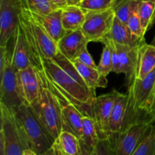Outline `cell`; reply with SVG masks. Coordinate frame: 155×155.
Masks as SVG:
<instances>
[{
  "instance_id": "9",
  "label": "cell",
  "mask_w": 155,
  "mask_h": 155,
  "mask_svg": "<svg viewBox=\"0 0 155 155\" xmlns=\"http://www.w3.org/2000/svg\"><path fill=\"white\" fill-rule=\"evenodd\" d=\"M110 41L113 46V72L124 74L129 87L136 78L139 49L141 45L130 47L117 44L110 39Z\"/></svg>"
},
{
  "instance_id": "22",
  "label": "cell",
  "mask_w": 155,
  "mask_h": 155,
  "mask_svg": "<svg viewBox=\"0 0 155 155\" xmlns=\"http://www.w3.org/2000/svg\"><path fill=\"white\" fill-rule=\"evenodd\" d=\"M80 76L86 83V86L92 90L95 91L97 88H105L107 86L106 77L101 74L98 68H91L79 61H73Z\"/></svg>"
},
{
  "instance_id": "24",
  "label": "cell",
  "mask_w": 155,
  "mask_h": 155,
  "mask_svg": "<svg viewBox=\"0 0 155 155\" xmlns=\"http://www.w3.org/2000/svg\"><path fill=\"white\" fill-rule=\"evenodd\" d=\"M138 12L144 35L155 21V0H139Z\"/></svg>"
},
{
  "instance_id": "27",
  "label": "cell",
  "mask_w": 155,
  "mask_h": 155,
  "mask_svg": "<svg viewBox=\"0 0 155 155\" xmlns=\"http://www.w3.org/2000/svg\"><path fill=\"white\" fill-rule=\"evenodd\" d=\"M131 155H155V121Z\"/></svg>"
},
{
  "instance_id": "14",
  "label": "cell",
  "mask_w": 155,
  "mask_h": 155,
  "mask_svg": "<svg viewBox=\"0 0 155 155\" xmlns=\"http://www.w3.org/2000/svg\"><path fill=\"white\" fill-rule=\"evenodd\" d=\"M17 71L11 62L2 74H0V104L5 105L13 112L24 104L18 91Z\"/></svg>"
},
{
  "instance_id": "31",
  "label": "cell",
  "mask_w": 155,
  "mask_h": 155,
  "mask_svg": "<svg viewBox=\"0 0 155 155\" xmlns=\"http://www.w3.org/2000/svg\"><path fill=\"white\" fill-rule=\"evenodd\" d=\"M138 5H139V0L136 2L133 9H132L130 16L127 21V26L132 31V33L136 35V36L140 38H145V35L142 31L139 12H138Z\"/></svg>"
},
{
  "instance_id": "34",
  "label": "cell",
  "mask_w": 155,
  "mask_h": 155,
  "mask_svg": "<svg viewBox=\"0 0 155 155\" xmlns=\"http://www.w3.org/2000/svg\"><path fill=\"white\" fill-rule=\"evenodd\" d=\"M74 61H79L80 63L83 64H86L87 66L91 67V68H98V65L95 64L92 55H91L90 53L88 51L87 46L84 47L81 50V51L79 53L78 56H77V58H76V60Z\"/></svg>"
},
{
  "instance_id": "17",
  "label": "cell",
  "mask_w": 155,
  "mask_h": 155,
  "mask_svg": "<svg viewBox=\"0 0 155 155\" xmlns=\"http://www.w3.org/2000/svg\"><path fill=\"white\" fill-rule=\"evenodd\" d=\"M30 12L32 16L44 27L51 39L57 43L68 33L62 24V9H57L49 14H38L31 12Z\"/></svg>"
},
{
  "instance_id": "21",
  "label": "cell",
  "mask_w": 155,
  "mask_h": 155,
  "mask_svg": "<svg viewBox=\"0 0 155 155\" xmlns=\"http://www.w3.org/2000/svg\"><path fill=\"white\" fill-rule=\"evenodd\" d=\"M86 18V11L79 5H68L62 9L61 21L67 31L80 30Z\"/></svg>"
},
{
  "instance_id": "2",
  "label": "cell",
  "mask_w": 155,
  "mask_h": 155,
  "mask_svg": "<svg viewBox=\"0 0 155 155\" xmlns=\"http://www.w3.org/2000/svg\"><path fill=\"white\" fill-rule=\"evenodd\" d=\"M19 26L36 68L42 71V60L53 58L59 52L58 43L26 9L21 8L19 15Z\"/></svg>"
},
{
  "instance_id": "18",
  "label": "cell",
  "mask_w": 155,
  "mask_h": 155,
  "mask_svg": "<svg viewBox=\"0 0 155 155\" xmlns=\"http://www.w3.org/2000/svg\"><path fill=\"white\" fill-rule=\"evenodd\" d=\"M106 38L117 44L130 47L140 46L145 42V38L138 37L133 34L127 24L120 21L116 16L111 30Z\"/></svg>"
},
{
  "instance_id": "7",
  "label": "cell",
  "mask_w": 155,
  "mask_h": 155,
  "mask_svg": "<svg viewBox=\"0 0 155 155\" xmlns=\"http://www.w3.org/2000/svg\"><path fill=\"white\" fill-rule=\"evenodd\" d=\"M115 19L114 8L87 11L81 30L89 42H101L107 37Z\"/></svg>"
},
{
  "instance_id": "41",
  "label": "cell",
  "mask_w": 155,
  "mask_h": 155,
  "mask_svg": "<svg viewBox=\"0 0 155 155\" xmlns=\"http://www.w3.org/2000/svg\"><path fill=\"white\" fill-rule=\"evenodd\" d=\"M151 45H154L155 46V35H154V39H153V40H152V42H151Z\"/></svg>"
},
{
  "instance_id": "25",
  "label": "cell",
  "mask_w": 155,
  "mask_h": 155,
  "mask_svg": "<svg viewBox=\"0 0 155 155\" xmlns=\"http://www.w3.org/2000/svg\"><path fill=\"white\" fill-rule=\"evenodd\" d=\"M101 42L104 44V48L101 53L98 70L102 75L107 77L110 73L113 72V46L107 38H104Z\"/></svg>"
},
{
  "instance_id": "19",
  "label": "cell",
  "mask_w": 155,
  "mask_h": 155,
  "mask_svg": "<svg viewBox=\"0 0 155 155\" xmlns=\"http://www.w3.org/2000/svg\"><path fill=\"white\" fill-rule=\"evenodd\" d=\"M53 146L61 155H83L84 152L80 139L65 130H62L54 140Z\"/></svg>"
},
{
  "instance_id": "16",
  "label": "cell",
  "mask_w": 155,
  "mask_h": 155,
  "mask_svg": "<svg viewBox=\"0 0 155 155\" xmlns=\"http://www.w3.org/2000/svg\"><path fill=\"white\" fill-rule=\"evenodd\" d=\"M89 41L80 30L68 31L58 42V50L69 60L74 61L84 47L87 46Z\"/></svg>"
},
{
  "instance_id": "20",
  "label": "cell",
  "mask_w": 155,
  "mask_h": 155,
  "mask_svg": "<svg viewBox=\"0 0 155 155\" xmlns=\"http://www.w3.org/2000/svg\"><path fill=\"white\" fill-rule=\"evenodd\" d=\"M155 68V46L145 42L139 49L136 78H145Z\"/></svg>"
},
{
  "instance_id": "33",
  "label": "cell",
  "mask_w": 155,
  "mask_h": 155,
  "mask_svg": "<svg viewBox=\"0 0 155 155\" xmlns=\"http://www.w3.org/2000/svg\"><path fill=\"white\" fill-rule=\"evenodd\" d=\"M12 62L11 51L8 48V45L0 46V74L3 73L8 65Z\"/></svg>"
},
{
  "instance_id": "12",
  "label": "cell",
  "mask_w": 155,
  "mask_h": 155,
  "mask_svg": "<svg viewBox=\"0 0 155 155\" xmlns=\"http://www.w3.org/2000/svg\"><path fill=\"white\" fill-rule=\"evenodd\" d=\"M40 71L33 66L17 71L18 91L24 104L30 106L40 95L43 87Z\"/></svg>"
},
{
  "instance_id": "26",
  "label": "cell",
  "mask_w": 155,
  "mask_h": 155,
  "mask_svg": "<svg viewBox=\"0 0 155 155\" xmlns=\"http://www.w3.org/2000/svg\"><path fill=\"white\" fill-rule=\"evenodd\" d=\"M51 59H53V60H54V61H55L56 63H57L58 64L59 66H60L61 68L62 69L70 76V77H71L73 79H74L77 83L81 84L82 86H83L84 87L90 89L87 86H86V83H85L83 79L82 78V77L80 76L78 70L77 69V68H76V66L74 65V62H73L72 61L69 60L68 58L65 57V56L63 54H61L60 51L58 53V54L55 57H54ZM90 90H92V89H90ZM94 92H95V91H94Z\"/></svg>"
},
{
  "instance_id": "30",
  "label": "cell",
  "mask_w": 155,
  "mask_h": 155,
  "mask_svg": "<svg viewBox=\"0 0 155 155\" xmlns=\"http://www.w3.org/2000/svg\"><path fill=\"white\" fill-rule=\"evenodd\" d=\"M116 0H82L78 5L84 11H103L114 8Z\"/></svg>"
},
{
  "instance_id": "1",
  "label": "cell",
  "mask_w": 155,
  "mask_h": 155,
  "mask_svg": "<svg viewBox=\"0 0 155 155\" xmlns=\"http://www.w3.org/2000/svg\"><path fill=\"white\" fill-rule=\"evenodd\" d=\"M42 68L48 80L58 88L85 116L92 115V103L96 94L70 77L53 59L42 60Z\"/></svg>"
},
{
  "instance_id": "40",
  "label": "cell",
  "mask_w": 155,
  "mask_h": 155,
  "mask_svg": "<svg viewBox=\"0 0 155 155\" xmlns=\"http://www.w3.org/2000/svg\"><path fill=\"white\" fill-rule=\"evenodd\" d=\"M83 151H84V152H83V155H89V151H86V150H83Z\"/></svg>"
},
{
  "instance_id": "8",
  "label": "cell",
  "mask_w": 155,
  "mask_h": 155,
  "mask_svg": "<svg viewBox=\"0 0 155 155\" xmlns=\"http://www.w3.org/2000/svg\"><path fill=\"white\" fill-rule=\"evenodd\" d=\"M128 89L133 108L136 112L153 114L151 107L155 95V68L145 78L135 79Z\"/></svg>"
},
{
  "instance_id": "4",
  "label": "cell",
  "mask_w": 155,
  "mask_h": 155,
  "mask_svg": "<svg viewBox=\"0 0 155 155\" xmlns=\"http://www.w3.org/2000/svg\"><path fill=\"white\" fill-rule=\"evenodd\" d=\"M14 114L30 148L39 155L51 148L54 139L44 128L30 105L22 104Z\"/></svg>"
},
{
  "instance_id": "39",
  "label": "cell",
  "mask_w": 155,
  "mask_h": 155,
  "mask_svg": "<svg viewBox=\"0 0 155 155\" xmlns=\"http://www.w3.org/2000/svg\"><path fill=\"white\" fill-rule=\"evenodd\" d=\"M151 112H152L154 114H155V95H154V102H153L152 104V107H151Z\"/></svg>"
},
{
  "instance_id": "35",
  "label": "cell",
  "mask_w": 155,
  "mask_h": 155,
  "mask_svg": "<svg viewBox=\"0 0 155 155\" xmlns=\"http://www.w3.org/2000/svg\"><path fill=\"white\" fill-rule=\"evenodd\" d=\"M50 2L57 9H63L68 5L67 0H49Z\"/></svg>"
},
{
  "instance_id": "23",
  "label": "cell",
  "mask_w": 155,
  "mask_h": 155,
  "mask_svg": "<svg viewBox=\"0 0 155 155\" xmlns=\"http://www.w3.org/2000/svg\"><path fill=\"white\" fill-rule=\"evenodd\" d=\"M99 140L98 132L93 119L89 116L83 117L82 136L80 139L83 149L90 153L96 146Z\"/></svg>"
},
{
  "instance_id": "38",
  "label": "cell",
  "mask_w": 155,
  "mask_h": 155,
  "mask_svg": "<svg viewBox=\"0 0 155 155\" xmlns=\"http://www.w3.org/2000/svg\"><path fill=\"white\" fill-rule=\"evenodd\" d=\"M82 0H67L68 5H78V4Z\"/></svg>"
},
{
  "instance_id": "15",
  "label": "cell",
  "mask_w": 155,
  "mask_h": 155,
  "mask_svg": "<svg viewBox=\"0 0 155 155\" xmlns=\"http://www.w3.org/2000/svg\"><path fill=\"white\" fill-rule=\"evenodd\" d=\"M11 54L12 66L18 71L30 66L36 68V64L30 54V49L19 24L16 33L13 36V48L11 51Z\"/></svg>"
},
{
  "instance_id": "6",
  "label": "cell",
  "mask_w": 155,
  "mask_h": 155,
  "mask_svg": "<svg viewBox=\"0 0 155 155\" xmlns=\"http://www.w3.org/2000/svg\"><path fill=\"white\" fill-rule=\"evenodd\" d=\"M155 121V116L136 122L120 133L110 136L115 155H131Z\"/></svg>"
},
{
  "instance_id": "10",
  "label": "cell",
  "mask_w": 155,
  "mask_h": 155,
  "mask_svg": "<svg viewBox=\"0 0 155 155\" xmlns=\"http://www.w3.org/2000/svg\"><path fill=\"white\" fill-rule=\"evenodd\" d=\"M44 72V71H43ZM45 74V73H44ZM46 84L50 90L54 93L58 101L61 114L62 130L70 132L80 139L82 136V125H83V115L80 113L79 109L70 101L63 93L54 86L45 74Z\"/></svg>"
},
{
  "instance_id": "13",
  "label": "cell",
  "mask_w": 155,
  "mask_h": 155,
  "mask_svg": "<svg viewBox=\"0 0 155 155\" xmlns=\"http://www.w3.org/2000/svg\"><path fill=\"white\" fill-rule=\"evenodd\" d=\"M19 0H0V46L8 45L19 24Z\"/></svg>"
},
{
  "instance_id": "29",
  "label": "cell",
  "mask_w": 155,
  "mask_h": 155,
  "mask_svg": "<svg viewBox=\"0 0 155 155\" xmlns=\"http://www.w3.org/2000/svg\"><path fill=\"white\" fill-rule=\"evenodd\" d=\"M137 0H116L114 11L117 18L127 24L132 9Z\"/></svg>"
},
{
  "instance_id": "5",
  "label": "cell",
  "mask_w": 155,
  "mask_h": 155,
  "mask_svg": "<svg viewBox=\"0 0 155 155\" xmlns=\"http://www.w3.org/2000/svg\"><path fill=\"white\" fill-rule=\"evenodd\" d=\"M0 155H22L30 146L15 114L3 104H0Z\"/></svg>"
},
{
  "instance_id": "3",
  "label": "cell",
  "mask_w": 155,
  "mask_h": 155,
  "mask_svg": "<svg viewBox=\"0 0 155 155\" xmlns=\"http://www.w3.org/2000/svg\"><path fill=\"white\" fill-rule=\"evenodd\" d=\"M40 74L43 87L39 96L30 107L54 141L62 131L61 107L56 96L47 86L43 70L40 71Z\"/></svg>"
},
{
  "instance_id": "37",
  "label": "cell",
  "mask_w": 155,
  "mask_h": 155,
  "mask_svg": "<svg viewBox=\"0 0 155 155\" xmlns=\"http://www.w3.org/2000/svg\"><path fill=\"white\" fill-rule=\"evenodd\" d=\"M22 155H39L36 152H35L31 148H27L24 151Z\"/></svg>"
},
{
  "instance_id": "32",
  "label": "cell",
  "mask_w": 155,
  "mask_h": 155,
  "mask_svg": "<svg viewBox=\"0 0 155 155\" xmlns=\"http://www.w3.org/2000/svg\"><path fill=\"white\" fill-rule=\"evenodd\" d=\"M89 155H115L110 139H100Z\"/></svg>"
},
{
  "instance_id": "36",
  "label": "cell",
  "mask_w": 155,
  "mask_h": 155,
  "mask_svg": "<svg viewBox=\"0 0 155 155\" xmlns=\"http://www.w3.org/2000/svg\"><path fill=\"white\" fill-rule=\"evenodd\" d=\"M39 155H61V154H59L58 151H57V149H56V148L52 145L51 148H49L48 151H46L45 152H44L43 154H39Z\"/></svg>"
},
{
  "instance_id": "28",
  "label": "cell",
  "mask_w": 155,
  "mask_h": 155,
  "mask_svg": "<svg viewBox=\"0 0 155 155\" xmlns=\"http://www.w3.org/2000/svg\"><path fill=\"white\" fill-rule=\"evenodd\" d=\"M21 8L38 14H49L57 10L49 0H19Z\"/></svg>"
},
{
  "instance_id": "11",
  "label": "cell",
  "mask_w": 155,
  "mask_h": 155,
  "mask_svg": "<svg viewBox=\"0 0 155 155\" xmlns=\"http://www.w3.org/2000/svg\"><path fill=\"white\" fill-rule=\"evenodd\" d=\"M117 90L95 97L92 103V115L96 127L99 139H109L110 119L116 97Z\"/></svg>"
}]
</instances>
